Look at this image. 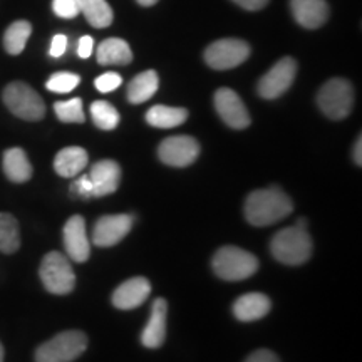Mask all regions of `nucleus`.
<instances>
[{"mask_svg":"<svg viewBox=\"0 0 362 362\" xmlns=\"http://www.w3.org/2000/svg\"><path fill=\"white\" fill-rule=\"evenodd\" d=\"M293 205L288 194L279 187L255 189L247 197L245 218L253 226H269L292 214Z\"/></svg>","mask_w":362,"mask_h":362,"instance_id":"nucleus-1","label":"nucleus"},{"mask_svg":"<svg viewBox=\"0 0 362 362\" xmlns=\"http://www.w3.org/2000/svg\"><path fill=\"white\" fill-rule=\"evenodd\" d=\"M312 238L309 232L300 226H288L274 235L270 252L275 260L285 265H302L312 255Z\"/></svg>","mask_w":362,"mask_h":362,"instance_id":"nucleus-2","label":"nucleus"},{"mask_svg":"<svg viewBox=\"0 0 362 362\" xmlns=\"http://www.w3.org/2000/svg\"><path fill=\"white\" fill-rule=\"evenodd\" d=\"M214 272L220 279L238 282L252 277L259 270V259L250 252L235 245L221 247L211 259Z\"/></svg>","mask_w":362,"mask_h":362,"instance_id":"nucleus-3","label":"nucleus"},{"mask_svg":"<svg viewBox=\"0 0 362 362\" xmlns=\"http://www.w3.org/2000/svg\"><path fill=\"white\" fill-rule=\"evenodd\" d=\"M88 349V336L81 330H64L35 351V362H74Z\"/></svg>","mask_w":362,"mask_h":362,"instance_id":"nucleus-4","label":"nucleus"},{"mask_svg":"<svg viewBox=\"0 0 362 362\" xmlns=\"http://www.w3.org/2000/svg\"><path fill=\"white\" fill-rule=\"evenodd\" d=\"M320 111L330 119L339 121L351 115L354 106V89L347 79L334 78L325 83L317 94Z\"/></svg>","mask_w":362,"mask_h":362,"instance_id":"nucleus-5","label":"nucleus"},{"mask_svg":"<svg viewBox=\"0 0 362 362\" xmlns=\"http://www.w3.org/2000/svg\"><path fill=\"white\" fill-rule=\"evenodd\" d=\"M39 275L45 291L54 296H66L74 291L76 274L69 259L62 253L49 252L40 264Z\"/></svg>","mask_w":362,"mask_h":362,"instance_id":"nucleus-6","label":"nucleus"},{"mask_svg":"<svg viewBox=\"0 0 362 362\" xmlns=\"http://www.w3.org/2000/svg\"><path fill=\"white\" fill-rule=\"evenodd\" d=\"M4 103L12 115L25 121H39L45 115V104L29 84L11 83L4 89Z\"/></svg>","mask_w":362,"mask_h":362,"instance_id":"nucleus-7","label":"nucleus"},{"mask_svg":"<svg viewBox=\"0 0 362 362\" xmlns=\"http://www.w3.org/2000/svg\"><path fill=\"white\" fill-rule=\"evenodd\" d=\"M250 56V45L242 39H220L210 44L205 51V61L211 69H233Z\"/></svg>","mask_w":362,"mask_h":362,"instance_id":"nucleus-8","label":"nucleus"},{"mask_svg":"<svg viewBox=\"0 0 362 362\" xmlns=\"http://www.w3.org/2000/svg\"><path fill=\"white\" fill-rule=\"evenodd\" d=\"M200 155V144L192 136H171L158 146V156L168 166L185 168L194 163Z\"/></svg>","mask_w":362,"mask_h":362,"instance_id":"nucleus-9","label":"nucleus"},{"mask_svg":"<svg viewBox=\"0 0 362 362\" xmlns=\"http://www.w3.org/2000/svg\"><path fill=\"white\" fill-rule=\"evenodd\" d=\"M297 74V62L292 57H282L259 81L257 90L264 99H275L291 88Z\"/></svg>","mask_w":362,"mask_h":362,"instance_id":"nucleus-10","label":"nucleus"},{"mask_svg":"<svg viewBox=\"0 0 362 362\" xmlns=\"http://www.w3.org/2000/svg\"><path fill=\"white\" fill-rule=\"evenodd\" d=\"M215 107L216 112L225 124L233 129H245L250 126V116L242 99L235 90L221 88L215 93Z\"/></svg>","mask_w":362,"mask_h":362,"instance_id":"nucleus-11","label":"nucleus"},{"mask_svg":"<svg viewBox=\"0 0 362 362\" xmlns=\"http://www.w3.org/2000/svg\"><path fill=\"white\" fill-rule=\"evenodd\" d=\"M131 215H106L101 216L93 228V243L98 247H112L119 243L133 226Z\"/></svg>","mask_w":362,"mask_h":362,"instance_id":"nucleus-12","label":"nucleus"},{"mask_svg":"<svg viewBox=\"0 0 362 362\" xmlns=\"http://www.w3.org/2000/svg\"><path fill=\"white\" fill-rule=\"evenodd\" d=\"M62 238H64V248L67 257L71 260L83 264L90 255V243L86 232V221L81 215L71 216L66 221L64 230H62Z\"/></svg>","mask_w":362,"mask_h":362,"instance_id":"nucleus-13","label":"nucleus"},{"mask_svg":"<svg viewBox=\"0 0 362 362\" xmlns=\"http://www.w3.org/2000/svg\"><path fill=\"white\" fill-rule=\"evenodd\" d=\"M151 293V284L144 277L126 280L112 293V305L119 310H131L146 302Z\"/></svg>","mask_w":362,"mask_h":362,"instance_id":"nucleus-14","label":"nucleus"},{"mask_svg":"<svg viewBox=\"0 0 362 362\" xmlns=\"http://www.w3.org/2000/svg\"><path fill=\"white\" fill-rule=\"evenodd\" d=\"M166 315H168V302L163 297L155 298L151 305V315L141 334V344L148 349H158L166 339Z\"/></svg>","mask_w":362,"mask_h":362,"instance_id":"nucleus-15","label":"nucleus"},{"mask_svg":"<svg viewBox=\"0 0 362 362\" xmlns=\"http://www.w3.org/2000/svg\"><path fill=\"white\" fill-rule=\"evenodd\" d=\"M89 180L93 183L94 197H107L115 193L121 181V168L116 161L101 160L90 166Z\"/></svg>","mask_w":362,"mask_h":362,"instance_id":"nucleus-16","label":"nucleus"},{"mask_svg":"<svg viewBox=\"0 0 362 362\" xmlns=\"http://www.w3.org/2000/svg\"><path fill=\"white\" fill-rule=\"evenodd\" d=\"M296 21L305 29H319L329 19V6L325 0H291Z\"/></svg>","mask_w":362,"mask_h":362,"instance_id":"nucleus-17","label":"nucleus"},{"mask_svg":"<svg viewBox=\"0 0 362 362\" xmlns=\"http://www.w3.org/2000/svg\"><path fill=\"white\" fill-rule=\"evenodd\" d=\"M272 309L270 298L265 293L250 292L238 297L233 304V314L242 322H253L265 317Z\"/></svg>","mask_w":362,"mask_h":362,"instance_id":"nucleus-18","label":"nucleus"},{"mask_svg":"<svg viewBox=\"0 0 362 362\" xmlns=\"http://www.w3.org/2000/svg\"><path fill=\"white\" fill-rule=\"evenodd\" d=\"M88 151L79 146H69L61 149L54 160V170L62 178H74L88 166Z\"/></svg>","mask_w":362,"mask_h":362,"instance_id":"nucleus-19","label":"nucleus"},{"mask_svg":"<svg viewBox=\"0 0 362 362\" xmlns=\"http://www.w3.org/2000/svg\"><path fill=\"white\" fill-rule=\"evenodd\" d=\"M4 173L13 183H25L33 176V165L22 148H11L4 153Z\"/></svg>","mask_w":362,"mask_h":362,"instance_id":"nucleus-20","label":"nucleus"},{"mask_svg":"<svg viewBox=\"0 0 362 362\" xmlns=\"http://www.w3.org/2000/svg\"><path fill=\"white\" fill-rule=\"evenodd\" d=\"M133 61L129 44L123 39L103 40L98 47V62L103 66H126Z\"/></svg>","mask_w":362,"mask_h":362,"instance_id":"nucleus-21","label":"nucleus"},{"mask_svg":"<svg viewBox=\"0 0 362 362\" xmlns=\"http://www.w3.org/2000/svg\"><path fill=\"white\" fill-rule=\"evenodd\" d=\"M188 119V111L185 107H171V106H153L151 110L146 112V121L153 128L170 129L176 128V126L183 124Z\"/></svg>","mask_w":362,"mask_h":362,"instance_id":"nucleus-22","label":"nucleus"},{"mask_svg":"<svg viewBox=\"0 0 362 362\" xmlns=\"http://www.w3.org/2000/svg\"><path fill=\"white\" fill-rule=\"evenodd\" d=\"M158 84H160V79H158L156 71L141 72L128 84V101L131 104L146 103L156 94Z\"/></svg>","mask_w":362,"mask_h":362,"instance_id":"nucleus-23","label":"nucleus"},{"mask_svg":"<svg viewBox=\"0 0 362 362\" xmlns=\"http://www.w3.org/2000/svg\"><path fill=\"white\" fill-rule=\"evenodd\" d=\"M86 21L96 29H104L112 22V8L106 0H76Z\"/></svg>","mask_w":362,"mask_h":362,"instance_id":"nucleus-24","label":"nucleus"},{"mask_svg":"<svg viewBox=\"0 0 362 362\" xmlns=\"http://www.w3.org/2000/svg\"><path fill=\"white\" fill-rule=\"evenodd\" d=\"M33 34V25L27 21H17L7 27L4 34V47L11 56H19L25 49L27 40Z\"/></svg>","mask_w":362,"mask_h":362,"instance_id":"nucleus-25","label":"nucleus"},{"mask_svg":"<svg viewBox=\"0 0 362 362\" xmlns=\"http://www.w3.org/2000/svg\"><path fill=\"white\" fill-rule=\"evenodd\" d=\"M21 248V232L16 216L0 214V252L13 253Z\"/></svg>","mask_w":362,"mask_h":362,"instance_id":"nucleus-26","label":"nucleus"},{"mask_svg":"<svg viewBox=\"0 0 362 362\" xmlns=\"http://www.w3.org/2000/svg\"><path fill=\"white\" fill-rule=\"evenodd\" d=\"M90 116L94 124L104 131L115 129L119 124V112L107 101H94L90 104Z\"/></svg>","mask_w":362,"mask_h":362,"instance_id":"nucleus-27","label":"nucleus"},{"mask_svg":"<svg viewBox=\"0 0 362 362\" xmlns=\"http://www.w3.org/2000/svg\"><path fill=\"white\" fill-rule=\"evenodd\" d=\"M56 116L62 123H84V107L81 98H72L69 101H57L54 104Z\"/></svg>","mask_w":362,"mask_h":362,"instance_id":"nucleus-28","label":"nucleus"},{"mask_svg":"<svg viewBox=\"0 0 362 362\" xmlns=\"http://www.w3.org/2000/svg\"><path fill=\"white\" fill-rule=\"evenodd\" d=\"M79 83L81 78L78 74H72V72H56V74H52L51 78L47 79L45 88L52 90V93L66 94L78 88Z\"/></svg>","mask_w":362,"mask_h":362,"instance_id":"nucleus-29","label":"nucleus"},{"mask_svg":"<svg viewBox=\"0 0 362 362\" xmlns=\"http://www.w3.org/2000/svg\"><path fill=\"white\" fill-rule=\"evenodd\" d=\"M54 13L62 19H76L79 16V6L76 0H54L52 2Z\"/></svg>","mask_w":362,"mask_h":362,"instance_id":"nucleus-30","label":"nucleus"},{"mask_svg":"<svg viewBox=\"0 0 362 362\" xmlns=\"http://www.w3.org/2000/svg\"><path fill=\"white\" fill-rule=\"evenodd\" d=\"M71 194L72 197L79 198V200H88V198H93V183H90L89 176L83 175L79 178H76L71 183Z\"/></svg>","mask_w":362,"mask_h":362,"instance_id":"nucleus-31","label":"nucleus"},{"mask_svg":"<svg viewBox=\"0 0 362 362\" xmlns=\"http://www.w3.org/2000/svg\"><path fill=\"white\" fill-rule=\"evenodd\" d=\"M94 84H96V89L101 90V93H111V90L117 89L123 84V78L117 72H104L103 76H99L94 81Z\"/></svg>","mask_w":362,"mask_h":362,"instance_id":"nucleus-32","label":"nucleus"},{"mask_svg":"<svg viewBox=\"0 0 362 362\" xmlns=\"http://www.w3.org/2000/svg\"><path fill=\"white\" fill-rule=\"evenodd\" d=\"M243 362H280L279 356L269 349H259L252 352Z\"/></svg>","mask_w":362,"mask_h":362,"instance_id":"nucleus-33","label":"nucleus"},{"mask_svg":"<svg viewBox=\"0 0 362 362\" xmlns=\"http://www.w3.org/2000/svg\"><path fill=\"white\" fill-rule=\"evenodd\" d=\"M67 49V37L64 34H57L54 35L52 42H51V51H49V54H51L52 57H61L62 54L66 52Z\"/></svg>","mask_w":362,"mask_h":362,"instance_id":"nucleus-34","label":"nucleus"},{"mask_svg":"<svg viewBox=\"0 0 362 362\" xmlns=\"http://www.w3.org/2000/svg\"><path fill=\"white\" fill-rule=\"evenodd\" d=\"M93 47H94V40L89 35H84L81 37L79 45H78V54L81 59H88L90 54H93Z\"/></svg>","mask_w":362,"mask_h":362,"instance_id":"nucleus-35","label":"nucleus"},{"mask_svg":"<svg viewBox=\"0 0 362 362\" xmlns=\"http://www.w3.org/2000/svg\"><path fill=\"white\" fill-rule=\"evenodd\" d=\"M233 2L245 11H260L269 4V0H233Z\"/></svg>","mask_w":362,"mask_h":362,"instance_id":"nucleus-36","label":"nucleus"},{"mask_svg":"<svg viewBox=\"0 0 362 362\" xmlns=\"http://www.w3.org/2000/svg\"><path fill=\"white\" fill-rule=\"evenodd\" d=\"M354 161L357 163V166H361L362 163V138L359 136L356 141V146H354Z\"/></svg>","mask_w":362,"mask_h":362,"instance_id":"nucleus-37","label":"nucleus"},{"mask_svg":"<svg viewBox=\"0 0 362 362\" xmlns=\"http://www.w3.org/2000/svg\"><path fill=\"white\" fill-rule=\"evenodd\" d=\"M156 2L158 0H138L139 6H143V7H151V6H155Z\"/></svg>","mask_w":362,"mask_h":362,"instance_id":"nucleus-38","label":"nucleus"},{"mask_svg":"<svg viewBox=\"0 0 362 362\" xmlns=\"http://www.w3.org/2000/svg\"><path fill=\"white\" fill-rule=\"evenodd\" d=\"M296 226H300V228H305L307 230V220L305 218H298Z\"/></svg>","mask_w":362,"mask_h":362,"instance_id":"nucleus-39","label":"nucleus"},{"mask_svg":"<svg viewBox=\"0 0 362 362\" xmlns=\"http://www.w3.org/2000/svg\"><path fill=\"white\" fill-rule=\"evenodd\" d=\"M0 362H4V346L0 344Z\"/></svg>","mask_w":362,"mask_h":362,"instance_id":"nucleus-40","label":"nucleus"}]
</instances>
